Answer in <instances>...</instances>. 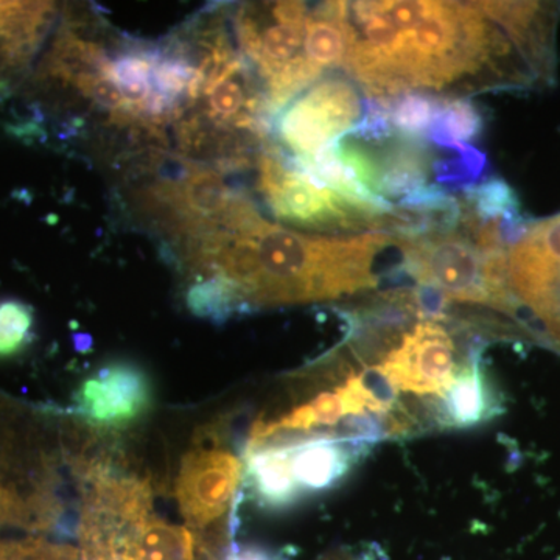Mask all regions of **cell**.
<instances>
[{
  "label": "cell",
  "mask_w": 560,
  "mask_h": 560,
  "mask_svg": "<svg viewBox=\"0 0 560 560\" xmlns=\"http://www.w3.org/2000/svg\"><path fill=\"white\" fill-rule=\"evenodd\" d=\"M57 11L51 2H0V102L27 79Z\"/></svg>",
  "instance_id": "obj_11"
},
{
  "label": "cell",
  "mask_w": 560,
  "mask_h": 560,
  "mask_svg": "<svg viewBox=\"0 0 560 560\" xmlns=\"http://www.w3.org/2000/svg\"><path fill=\"white\" fill-rule=\"evenodd\" d=\"M145 371L130 361H110L84 378L73 394V411L102 427H121L145 415L151 405Z\"/></svg>",
  "instance_id": "obj_10"
},
{
  "label": "cell",
  "mask_w": 560,
  "mask_h": 560,
  "mask_svg": "<svg viewBox=\"0 0 560 560\" xmlns=\"http://www.w3.org/2000/svg\"><path fill=\"white\" fill-rule=\"evenodd\" d=\"M124 560H195V539L186 528L150 517Z\"/></svg>",
  "instance_id": "obj_16"
},
{
  "label": "cell",
  "mask_w": 560,
  "mask_h": 560,
  "mask_svg": "<svg viewBox=\"0 0 560 560\" xmlns=\"http://www.w3.org/2000/svg\"><path fill=\"white\" fill-rule=\"evenodd\" d=\"M223 560H282L272 552L259 547H238L231 545L230 550L224 552Z\"/></svg>",
  "instance_id": "obj_22"
},
{
  "label": "cell",
  "mask_w": 560,
  "mask_h": 560,
  "mask_svg": "<svg viewBox=\"0 0 560 560\" xmlns=\"http://www.w3.org/2000/svg\"><path fill=\"white\" fill-rule=\"evenodd\" d=\"M35 315L18 300L0 301V359H11L32 341Z\"/></svg>",
  "instance_id": "obj_21"
},
{
  "label": "cell",
  "mask_w": 560,
  "mask_h": 560,
  "mask_svg": "<svg viewBox=\"0 0 560 560\" xmlns=\"http://www.w3.org/2000/svg\"><path fill=\"white\" fill-rule=\"evenodd\" d=\"M307 60L315 72L345 68L349 51V27L345 2H324L311 7L305 38Z\"/></svg>",
  "instance_id": "obj_15"
},
{
  "label": "cell",
  "mask_w": 560,
  "mask_h": 560,
  "mask_svg": "<svg viewBox=\"0 0 560 560\" xmlns=\"http://www.w3.org/2000/svg\"><path fill=\"white\" fill-rule=\"evenodd\" d=\"M467 210L475 219L488 223L500 221L511 213L521 212V201L510 184L503 179H489L466 189Z\"/></svg>",
  "instance_id": "obj_20"
},
{
  "label": "cell",
  "mask_w": 560,
  "mask_h": 560,
  "mask_svg": "<svg viewBox=\"0 0 560 560\" xmlns=\"http://www.w3.org/2000/svg\"><path fill=\"white\" fill-rule=\"evenodd\" d=\"M463 364L448 327L438 319H423L401 335L399 345L374 368L397 394L438 399L455 381Z\"/></svg>",
  "instance_id": "obj_8"
},
{
  "label": "cell",
  "mask_w": 560,
  "mask_h": 560,
  "mask_svg": "<svg viewBox=\"0 0 560 560\" xmlns=\"http://www.w3.org/2000/svg\"><path fill=\"white\" fill-rule=\"evenodd\" d=\"M442 97L429 92H407L386 102L390 127L407 138L429 136L440 113Z\"/></svg>",
  "instance_id": "obj_19"
},
{
  "label": "cell",
  "mask_w": 560,
  "mask_h": 560,
  "mask_svg": "<svg viewBox=\"0 0 560 560\" xmlns=\"http://www.w3.org/2000/svg\"><path fill=\"white\" fill-rule=\"evenodd\" d=\"M272 442L289 445L291 471L302 495L335 488L345 480L368 445L329 433L280 438Z\"/></svg>",
  "instance_id": "obj_12"
},
{
  "label": "cell",
  "mask_w": 560,
  "mask_h": 560,
  "mask_svg": "<svg viewBox=\"0 0 560 560\" xmlns=\"http://www.w3.org/2000/svg\"><path fill=\"white\" fill-rule=\"evenodd\" d=\"M366 114L360 86L342 77L316 81L276 117V135L294 160H308L359 128Z\"/></svg>",
  "instance_id": "obj_7"
},
{
  "label": "cell",
  "mask_w": 560,
  "mask_h": 560,
  "mask_svg": "<svg viewBox=\"0 0 560 560\" xmlns=\"http://www.w3.org/2000/svg\"><path fill=\"white\" fill-rule=\"evenodd\" d=\"M308 3H245L235 11L238 51L267 91L272 119L319 75L305 51Z\"/></svg>",
  "instance_id": "obj_4"
},
{
  "label": "cell",
  "mask_w": 560,
  "mask_h": 560,
  "mask_svg": "<svg viewBox=\"0 0 560 560\" xmlns=\"http://www.w3.org/2000/svg\"><path fill=\"white\" fill-rule=\"evenodd\" d=\"M485 130L481 110L467 97H442L440 113L429 132L433 143L471 142Z\"/></svg>",
  "instance_id": "obj_18"
},
{
  "label": "cell",
  "mask_w": 560,
  "mask_h": 560,
  "mask_svg": "<svg viewBox=\"0 0 560 560\" xmlns=\"http://www.w3.org/2000/svg\"><path fill=\"white\" fill-rule=\"evenodd\" d=\"M558 11L547 2H345L342 69L372 101L525 90L552 79Z\"/></svg>",
  "instance_id": "obj_1"
},
{
  "label": "cell",
  "mask_w": 560,
  "mask_h": 560,
  "mask_svg": "<svg viewBox=\"0 0 560 560\" xmlns=\"http://www.w3.org/2000/svg\"><path fill=\"white\" fill-rule=\"evenodd\" d=\"M243 477L260 506L285 510L302 497L291 471L289 445L285 442L246 448Z\"/></svg>",
  "instance_id": "obj_14"
},
{
  "label": "cell",
  "mask_w": 560,
  "mask_h": 560,
  "mask_svg": "<svg viewBox=\"0 0 560 560\" xmlns=\"http://www.w3.org/2000/svg\"><path fill=\"white\" fill-rule=\"evenodd\" d=\"M396 243L389 232L335 237L289 230L249 201L230 223L176 248L195 278L226 280L249 312L372 290L378 257Z\"/></svg>",
  "instance_id": "obj_2"
},
{
  "label": "cell",
  "mask_w": 560,
  "mask_h": 560,
  "mask_svg": "<svg viewBox=\"0 0 560 560\" xmlns=\"http://www.w3.org/2000/svg\"><path fill=\"white\" fill-rule=\"evenodd\" d=\"M434 419L442 429H471L500 415L499 393L489 382L478 353L464 361L455 381L434 399Z\"/></svg>",
  "instance_id": "obj_13"
},
{
  "label": "cell",
  "mask_w": 560,
  "mask_h": 560,
  "mask_svg": "<svg viewBox=\"0 0 560 560\" xmlns=\"http://www.w3.org/2000/svg\"><path fill=\"white\" fill-rule=\"evenodd\" d=\"M397 237L401 268L419 287L445 302L482 305L512 318L518 302L508 285L506 248L482 243L466 210L459 226Z\"/></svg>",
  "instance_id": "obj_3"
},
{
  "label": "cell",
  "mask_w": 560,
  "mask_h": 560,
  "mask_svg": "<svg viewBox=\"0 0 560 560\" xmlns=\"http://www.w3.org/2000/svg\"><path fill=\"white\" fill-rule=\"evenodd\" d=\"M257 171V189L276 220L316 231L381 232L374 220L302 171L283 151L261 153Z\"/></svg>",
  "instance_id": "obj_6"
},
{
  "label": "cell",
  "mask_w": 560,
  "mask_h": 560,
  "mask_svg": "<svg viewBox=\"0 0 560 560\" xmlns=\"http://www.w3.org/2000/svg\"><path fill=\"white\" fill-rule=\"evenodd\" d=\"M186 304L198 318L215 320V323H223L237 313L246 312L235 290L219 276L195 278L187 290Z\"/></svg>",
  "instance_id": "obj_17"
},
{
  "label": "cell",
  "mask_w": 560,
  "mask_h": 560,
  "mask_svg": "<svg viewBox=\"0 0 560 560\" xmlns=\"http://www.w3.org/2000/svg\"><path fill=\"white\" fill-rule=\"evenodd\" d=\"M249 201L223 176L198 162L183 165L178 175L161 176L139 191L138 202L176 246L230 223Z\"/></svg>",
  "instance_id": "obj_5"
},
{
  "label": "cell",
  "mask_w": 560,
  "mask_h": 560,
  "mask_svg": "<svg viewBox=\"0 0 560 560\" xmlns=\"http://www.w3.org/2000/svg\"><path fill=\"white\" fill-rule=\"evenodd\" d=\"M326 560H371L368 558H361V556L353 555V552H338V555L331 556V558Z\"/></svg>",
  "instance_id": "obj_23"
},
{
  "label": "cell",
  "mask_w": 560,
  "mask_h": 560,
  "mask_svg": "<svg viewBox=\"0 0 560 560\" xmlns=\"http://www.w3.org/2000/svg\"><path fill=\"white\" fill-rule=\"evenodd\" d=\"M243 474L245 464L226 448L198 447L184 456L176 480V499L191 528H208L223 517Z\"/></svg>",
  "instance_id": "obj_9"
}]
</instances>
